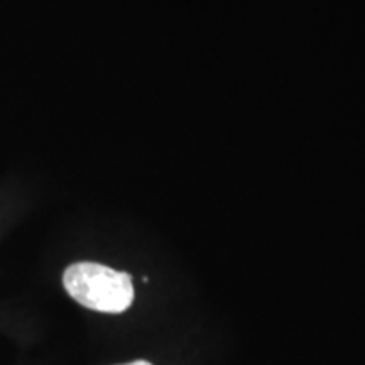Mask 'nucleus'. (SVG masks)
Listing matches in <instances>:
<instances>
[{
  "instance_id": "nucleus-1",
  "label": "nucleus",
  "mask_w": 365,
  "mask_h": 365,
  "mask_svg": "<svg viewBox=\"0 0 365 365\" xmlns=\"http://www.w3.org/2000/svg\"><path fill=\"white\" fill-rule=\"evenodd\" d=\"M66 293L81 307L100 313H124L134 301L130 274L97 262H76L63 274Z\"/></svg>"
},
{
  "instance_id": "nucleus-2",
  "label": "nucleus",
  "mask_w": 365,
  "mask_h": 365,
  "mask_svg": "<svg viewBox=\"0 0 365 365\" xmlns=\"http://www.w3.org/2000/svg\"><path fill=\"white\" fill-rule=\"evenodd\" d=\"M125 365H153V364L145 362V360H135V362H130V364H125Z\"/></svg>"
}]
</instances>
